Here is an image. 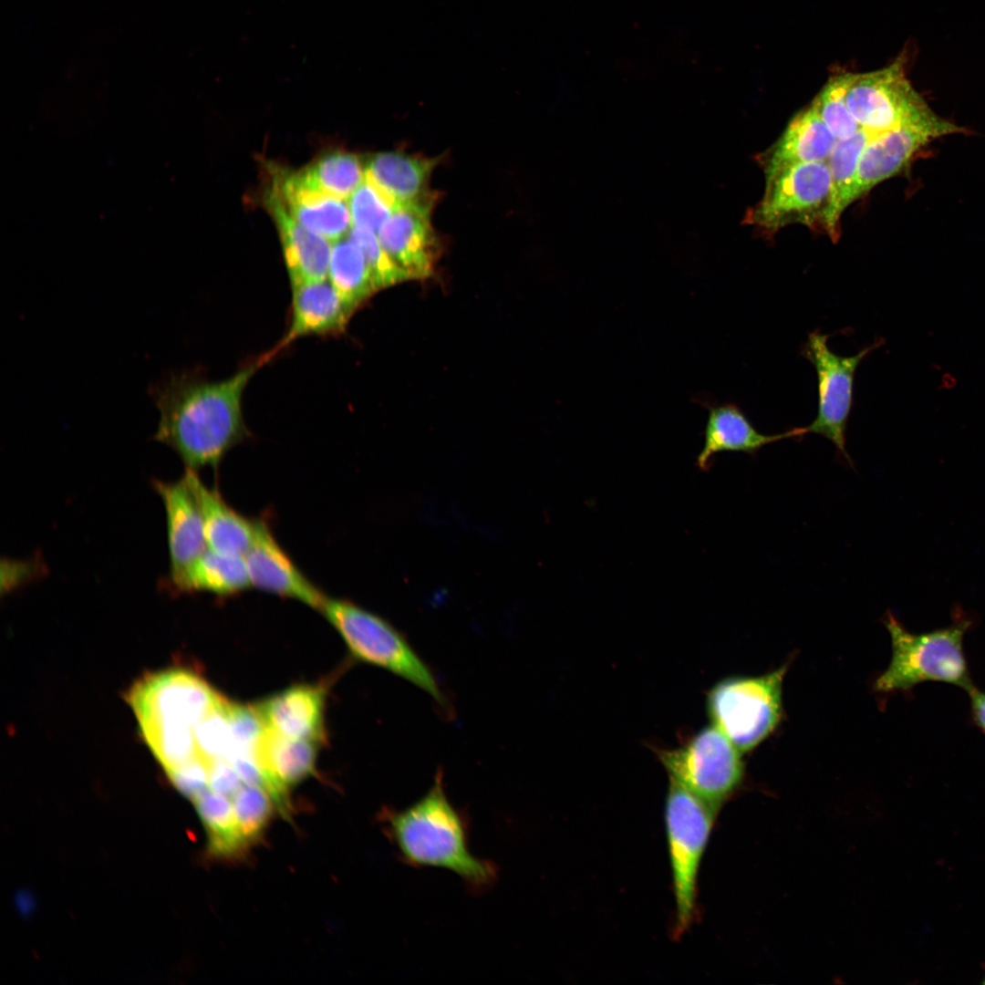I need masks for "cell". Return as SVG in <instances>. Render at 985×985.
Here are the masks:
<instances>
[{"label":"cell","instance_id":"6da1fadb","mask_svg":"<svg viewBox=\"0 0 985 985\" xmlns=\"http://www.w3.org/2000/svg\"><path fill=\"white\" fill-rule=\"evenodd\" d=\"M270 359L266 352L223 380L182 371L151 384L149 393L160 411L154 440L171 448L186 468H216L230 449L248 437L244 392Z\"/></svg>","mask_w":985,"mask_h":985},{"label":"cell","instance_id":"7a4b0ae2","mask_svg":"<svg viewBox=\"0 0 985 985\" xmlns=\"http://www.w3.org/2000/svg\"><path fill=\"white\" fill-rule=\"evenodd\" d=\"M388 831L403 860L449 870L475 888L488 886L496 872L469 850L466 824L448 799L441 773L420 800L386 814Z\"/></svg>","mask_w":985,"mask_h":985},{"label":"cell","instance_id":"3957f363","mask_svg":"<svg viewBox=\"0 0 985 985\" xmlns=\"http://www.w3.org/2000/svg\"><path fill=\"white\" fill-rule=\"evenodd\" d=\"M885 624L891 638L892 657L875 682L877 691L907 690L925 681L950 683L967 692L974 687L963 650L969 619L956 617L947 627L919 634L907 631L891 613H887Z\"/></svg>","mask_w":985,"mask_h":985},{"label":"cell","instance_id":"277c9868","mask_svg":"<svg viewBox=\"0 0 985 985\" xmlns=\"http://www.w3.org/2000/svg\"><path fill=\"white\" fill-rule=\"evenodd\" d=\"M320 611L357 659L385 669L423 690L439 704H446L429 666L388 621L349 601L328 597Z\"/></svg>","mask_w":985,"mask_h":985},{"label":"cell","instance_id":"5b68a950","mask_svg":"<svg viewBox=\"0 0 985 985\" xmlns=\"http://www.w3.org/2000/svg\"><path fill=\"white\" fill-rule=\"evenodd\" d=\"M786 665L758 677H730L709 691L711 722L741 752L761 743L780 722Z\"/></svg>","mask_w":985,"mask_h":985},{"label":"cell","instance_id":"8992f818","mask_svg":"<svg viewBox=\"0 0 985 985\" xmlns=\"http://www.w3.org/2000/svg\"><path fill=\"white\" fill-rule=\"evenodd\" d=\"M716 813L673 779L665 804V826L676 907L675 934L691 925L697 877Z\"/></svg>","mask_w":985,"mask_h":985},{"label":"cell","instance_id":"52a82bcc","mask_svg":"<svg viewBox=\"0 0 985 985\" xmlns=\"http://www.w3.org/2000/svg\"><path fill=\"white\" fill-rule=\"evenodd\" d=\"M670 778L717 813L742 781L741 752L713 724L682 746L657 750Z\"/></svg>","mask_w":985,"mask_h":985},{"label":"cell","instance_id":"ba28073f","mask_svg":"<svg viewBox=\"0 0 985 985\" xmlns=\"http://www.w3.org/2000/svg\"><path fill=\"white\" fill-rule=\"evenodd\" d=\"M829 335L815 329L808 336L802 355L814 366L817 376L818 407L813 422L804 427V433L819 434L829 440L837 452L853 464L846 449V429L854 403L855 374L860 362L883 344V340L861 349L855 355L843 357L833 352L827 344Z\"/></svg>","mask_w":985,"mask_h":985},{"label":"cell","instance_id":"9c48e42d","mask_svg":"<svg viewBox=\"0 0 985 985\" xmlns=\"http://www.w3.org/2000/svg\"><path fill=\"white\" fill-rule=\"evenodd\" d=\"M845 100L861 128L873 133L895 129L933 111L908 79L905 57L875 71L849 72Z\"/></svg>","mask_w":985,"mask_h":985},{"label":"cell","instance_id":"30bf717a","mask_svg":"<svg viewBox=\"0 0 985 985\" xmlns=\"http://www.w3.org/2000/svg\"><path fill=\"white\" fill-rule=\"evenodd\" d=\"M762 200L752 208L750 223L775 232L792 223L812 225L822 220L831 192L827 161L784 168L765 180Z\"/></svg>","mask_w":985,"mask_h":985},{"label":"cell","instance_id":"8fae6325","mask_svg":"<svg viewBox=\"0 0 985 985\" xmlns=\"http://www.w3.org/2000/svg\"><path fill=\"white\" fill-rule=\"evenodd\" d=\"M967 130L934 111L895 129L876 133L858 161L854 202L878 183L900 173L932 141Z\"/></svg>","mask_w":985,"mask_h":985},{"label":"cell","instance_id":"7c38bea8","mask_svg":"<svg viewBox=\"0 0 985 985\" xmlns=\"http://www.w3.org/2000/svg\"><path fill=\"white\" fill-rule=\"evenodd\" d=\"M431 196L398 203L378 231V241L391 261L410 279H426L434 272L438 240L430 223Z\"/></svg>","mask_w":985,"mask_h":985},{"label":"cell","instance_id":"4fadbf2b","mask_svg":"<svg viewBox=\"0 0 985 985\" xmlns=\"http://www.w3.org/2000/svg\"><path fill=\"white\" fill-rule=\"evenodd\" d=\"M244 557L253 586L321 610L327 596L297 568L264 521L254 520L253 542Z\"/></svg>","mask_w":985,"mask_h":985},{"label":"cell","instance_id":"5bb4252c","mask_svg":"<svg viewBox=\"0 0 985 985\" xmlns=\"http://www.w3.org/2000/svg\"><path fill=\"white\" fill-rule=\"evenodd\" d=\"M167 521L170 581L179 577L207 548L199 505L182 477L174 482L154 481Z\"/></svg>","mask_w":985,"mask_h":985},{"label":"cell","instance_id":"9a60e30c","mask_svg":"<svg viewBox=\"0 0 985 985\" xmlns=\"http://www.w3.org/2000/svg\"><path fill=\"white\" fill-rule=\"evenodd\" d=\"M265 197L279 232L291 285L325 280L332 248L329 241L300 223L274 187Z\"/></svg>","mask_w":985,"mask_h":985},{"label":"cell","instance_id":"2e32d148","mask_svg":"<svg viewBox=\"0 0 985 985\" xmlns=\"http://www.w3.org/2000/svg\"><path fill=\"white\" fill-rule=\"evenodd\" d=\"M352 315L329 280L293 285L289 327L268 353L274 358L302 337L341 334Z\"/></svg>","mask_w":985,"mask_h":985},{"label":"cell","instance_id":"e0dca14e","mask_svg":"<svg viewBox=\"0 0 985 985\" xmlns=\"http://www.w3.org/2000/svg\"><path fill=\"white\" fill-rule=\"evenodd\" d=\"M705 407L709 415L704 430V443L696 459V466L704 472L710 469L714 456L719 452L741 451L752 456L767 444L805 435L804 427L779 434H762L735 403H706Z\"/></svg>","mask_w":985,"mask_h":985},{"label":"cell","instance_id":"ac0fdd59","mask_svg":"<svg viewBox=\"0 0 985 985\" xmlns=\"http://www.w3.org/2000/svg\"><path fill=\"white\" fill-rule=\"evenodd\" d=\"M273 187L291 214L307 229L333 243L350 231L351 215L345 199L304 184L296 172L275 173Z\"/></svg>","mask_w":985,"mask_h":985},{"label":"cell","instance_id":"d6986e66","mask_svg":"<svg viewBox=\"0 0 985 985\" xmlns=\"http://www.w3.org/2000/svg\"><path fill=\"white\" fill-rule=\"evenodd\" d=\"M255 707L266 727L277 734L317 743L325 739V693L319 687L294 686Z\"/></svg>","mask_w":985,"mask_h":985},{"label":"cell","instance_id":"ffe728a7","mask_svg":"<svg viewBox=\"0 0 985 985\" xmlns=\"http://www.w3.org/2000/svg\"><path fill=\"white\" fill-rule=\"evenodd\" d=\"M202 513L207 546L222 555L244 556L254 534V520L231 508L215 489L207 487L195 470L186 468L182 476Z\"/></svg>","mask_w":985,"mask_h":985},{"label":"cell","instance_id":"44dd1931","mask_svg":"<svg viewBox=\"0 0 985 985\" xmlns=\"http://www.w3.org/2000/svg\"><path fill=\"white\" fill-rule=\"evenodd\" d=\"M837 139L810 105L799 111L763 161L765 180L786 167L826 161Z\"/></svg>","mask_w":985,"mask_h":985},{"label":"cell","instance_id":"7402d4cb","mask_svg":"<svg viewBox=\"0 0 985 985\" xmlns=\"http://www.w3.org/2000/svg\"><path fill=\"white\" fill-rule=\"evenodd\" d=\"M438 161V158L388 151L374 154L364 163L366 177L398 204L430 196L427 185Z\"/></svg>","mask_w":985,"mask_h":985},{"label":"cell","instance_id":"603a6c76","mask_svg":"<svg viewBox=\"0 0 985 985\" xmlns=\"http://www.w3.org/2000/svg\"><path fill=\"white\" fill-rule=\"evenodd\" d=\"M875 134L861 128L853 135L837 140L826 161L831 174V192L821 222L834 242L839 237L841 216L854 202L853 192L859 157Z\"/></svg>","mask_w":985,"mask_h":985},{"label":"cell","instance_id":"cb8c5ba5","mask_svg":"<svg viewBox=\"0 0 985 985\" xmlns=\"http://www.w3.org/2000/svg\"><path fill=\"white\" fill-rule=\"evenodd\" d=\"M171 584L178 591H206L223 596L252 586L244 556L222 555L209 548Z\"/></svg>","mask_w":985,"mask_h":985},{"label":"cell","instance_id":"d4e9b609","mask_svg":"<svg viewBox=\"0 0 985 985\" xmlns=\"http://www.w3.org/2000/svg\"><path fill=\"white\" fill-rule=\"evenodd\" d=\"M317 744L307 740L290 739L267 728L256 757L269 776L289 789L314 774Z\"/></svg>","mask_w":985,"mask_h":985},{"label":"cell","instance_id":"484cf974","mask_svg":"<svg viewBox=\"0 0 985 985\" xmlns=\"http://www.w3.org/2000/svg\"><path fill=\"white\" fill-rule=\"evenodd\" d=\"M208 837L209 853L226 860L237 859L250 846L237 821L232 799L205 791L193 801Z\"/></svg>","mask_w":985,"mask_h":985},{"label":"cell","instance_id":"4316f807","mask_svg":"<svg viewBox=\"0 0 985 985\" xmlns=\"http://www.w3.org/2000/svg\"><path fill=\"white\" fill-rule=\"evenodd\" d=\"M328 278L353 314L377 292L362 252L348 238L333 243Z\"/></svg>","mask_w":985,"mask_h":985},{"label":"cell","instance_id":"83f0119b","mask_svg":"<svg viewBox=\"0 0 985 985\" xmlns=\"http://www.w3.org/2000/svg\"><path fill=\"white\" fill-rule=\"evenodd\" d=\"M306 185L326 193L348 199L365 179V163L358 155L336 150L321 156L296 172Z\"/></svg>","mask_w":985,"mask_h":985},{"label":"cell","instance_id":"f1b7e54d","mask_svg":"<svg viewBox=\"0 0 985 985\" xmlns=\"http://www.w3.org/2000/svg\"><path fill=\"white\" fill-rule=\"evenodd\" d=\"M227 702L223 698L217 705L203 716L192 721L194 750L192 759L185 764L193 761H201L208 766L209 770L211 762L222 759L229 760L233 744L227 713Z\"/></svg>","mask_w":985,"mask_h":985},{"label":"cell","instance_id":"f546056e","mask_svg":"<svg viewBox=\"0 0 985 985\" xmlns=\"http://www.w3.org/2000/svg\"><path fill=\"white\" fill-rule=\"evenodd\" d=\"M848 80L849 72L833 76L811 104L837 140L847 138L861 129L846 105Z\"/></svg>","mask_w":985,"mask_h":985},{"label":"cell","instance_id":"4dcf8cb0","mask_svg":"<svg viewBox=\"0 0 985 985\" xmlns=\"http://www.w3.org/2000/svg\"><path fill=\"white\" fill-rule=\"evenodd\" d=\"M231 799L241 830L252 845L262 838L275 804L270 794L256 785L244 784Z\"/></svg>","mask_w":985,"mask_h":985},{"label":"cell","instance_id":"1f68e13d","mask_svg":"<svg viewBox=\"0 0 985 985\" xmlns=\"http://www.w3.org/2000/svg\"><path fill=\"white\" fill-rule=\"evenodd\" d=\"M351 221L355 227L378 231L394 211L397 203L365 176L362 183L348 198Z\"/></svg>","mask_w":985,"mask_h":985},{"label":"cell","instance_id":"d6a6232c","mask_svg":"<svg viewBox=\"0 0 985 985\" xmlns=\"http://www.w3.org/2000/svg\"><path fill=\"white\" fill-rule=\"evenodd\" d=\"M348 239L362 252L377 291L410 280L391 261L374 232L354 226Z\"/></svg>","mask_w":985,"mask_h":985},{"label":"cell","instance_id":"836d02e7","mask_svg":"<svg viewBox=\"0 0 985 985\" xmlns=\"http://www.w3.org/2000/svg\"><path fill=\"white\" fill-rule=\"evenodd\" d=\"M227 713L233 744L229 760L237 755H256L258 746L267 731L256 707L228 701Z\"/></svg>","mask_w":985,"mask_h":985},{"label":"cell","instance_id":"e575fe53","mask_svg":"<svg viewBox=\"0 0 985 985\" xmlns=\"http://www.w3.org/2000/svg\"><path fill=\"white\" fill-rule=\"evenodd\" d=\"M244 784L230 761L222 759L210 763L208 790L232 798Z\"/></svg>","mask_w":985,"mask_h":985},{"label":"cell","instance_id":"d590c367","mask_svg":"<svg viewBox=\"0 0 985 985\" xmlns=\"http://www.w3.org/2000/svg\"><path fill=\"white\" fill-rule=\"evenodd\" d=\"M968 693L972 719L977 726L985 731V692L973 687Z\"/></svg>","mask_w":985,"mask_h":985},{"label":"cell","instance_id":"8d00e7d4","mask_svg":"<svg viewBox=\"0 0 985 985\" xmlns=\"http://www.w3.org/2000/svg\"><path fill=\"white\" fill-rule=\"evenodd\" d=\"M983 982L985 983V980H984V981H983Z\"/></svg>","mask_w":985,"mask_h":985}]
</instances>
